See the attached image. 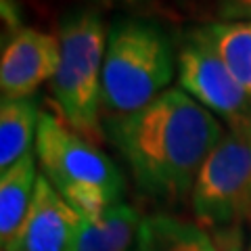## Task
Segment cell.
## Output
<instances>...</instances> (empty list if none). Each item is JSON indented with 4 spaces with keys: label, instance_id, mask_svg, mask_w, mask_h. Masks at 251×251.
Returning <instances> with one entry per match:
<instances>
[{
    "label": "cell",
    "instance_id": "7a4b0ae2",
    "mask_svg": "<svg viewBox=\"0 0 251 251\" xmlns=\"http://www.w3.org/2000/svg\"><path fill=\"white\" fill-rule=\"evenodd\" d=\"M174 77V46L163 27L138 17L115 19L103 61V109L136 113L159 97Z\"/></svg>",
    "mask_w": 251,
    "mask_h": 251
},
{
    "label": "cell",
    "instance_id": "d6986e66",
    "mask_svg": "<svg viewBox=\"0 0 251 251\" xmlns=\"http://www.w3.org/2000/svg\"><path fill=\"white\" fill-rule=\"evenodd\" d=\"M134 251H136V249H134Z\"/></svg>",
    "mask_w": 251,
    "mask_h": 251
},
{
    "label": "cell",
    "instance_id": "4fadbf2b",
    "mask_svg": "<svg viewBox=\"0 0 251 251\" xmlns=\"http://www.w3.org/2000/svg\"><path fill=\"white\" fill-rule=\"evenodd\" d=\"M199 29L251 99V23L218 21Z\"/></svg>",
    "mask_w": 251,
    "mask_h": 251
},
{
    "label": "cell",
    "instance_id": "30bf717a",
    "mask_svg": "<svg viewBox=\"0 0 251 251\" xmlns=\"http://www.w3.org/2000/svg\"><path fill=\"white\" fill-rule=\"evenodd\" d=\"M143 220L128 203H117L94 220L80 216L72 251H132Z\"/></svg>",
    "mask_w": 251,
    "mask_h": 251
},
{
    "label": "cell",
    "instance_id": "ba28073f",
    "mask_svg": "<svg viewBox=\"0 0 251 251\" xmlns=\"http://www.w3.org/2000/svg\"><path fill=\"white\" fill-rule=\"evenodd\" d=\"M77 226V211L40 174L27 218L9 251H72Z\"/></svg>",
    "mask_w": 251,
    "mask_h": 251
},
{
    "label": "cell",
    "instance_id": "7c38bea8",
    "mask_svg": "<svg viewBox=\"0 0 251 251\" xmlns=\"http://www.w3.org/2000/svg\"><path fill=\"white\" fill-rule=\"evenodd\" d=\"M40 113L36 100L27 99H2L0 103V168L6 170L21 157L31 153L36 145Z\"/></svg>",
    "mask_w": 251,
    "mask_h": 251
},
{
    "label": "cell",
    "instance_id": "5b68a950",
    "mask_svg": "<svg viewBox=\"0 0 251 251\" xmlns=\"http://www.w3.org/2000/svg\"><path fill=\"white\" fill-rule=\"evenodd\" d=\"M193 211L201 226L220 232L251 222V134L230 130L203 163L193 186Z\"/></svg>",
    "mask_w": 251,
    "mask_h": 251
},
{
    "label": "cell",
    "instance_id": "9a60e30c",
    "mask_svg": "<svg viewBox=\"0 0 251 251\" xmlns=\"http://www.w3.org/2000/svg\"><path fill=\"white\" fill-rule=\"evenodd\" d=\"M0 15H2V40L15 36L17 31L25 27L17 0H0Z\"/></svg>",
    "mask_w": 251,
    "mask_h": 251
},
{
    "label": "cell",
    "instance_id": "3957f363",
    "mask_svg": "<svg viewBox=\"0 0 251 251\" xmlns=\"http://www.w3.org/2000/svg\"><path fill=\"white\" fill-rule=\"evenodd\" d=\"M40 174L82 218H100L124 193L115 163L90 140L82 138L52 113L42 111L36 134Z\"/></svg>",
    "mask_w": 251,
    "mask_h": 251
},
{
    "label": "cell",
    "instance_id": "e0dca14e",
    "mask_svg": "<svg viewBox=\"0 0 251 251\" xmlns=\"http://www.w3.org/2000/svg\"><path fill=\"white\" fill-rule=\"evenodd\" d=\"M222 251H241V249H239V241H237V239H230V241L224 245Z\"/></svg>",
    "mask_w": 251,
    "mask_h": 251
},
{
    "label": "cell",
    "instance_id": "5bb4252c",
    "mask_svg": "<svg viewBox=\"0 0 251 251\" xmlns=\"http://www.w3.org/2000/svg\"><path fill=\"white\" fill-rule=\"evenodd\" d=\"M220 21L251 23V0H216Z\"/></svg>",
    "mask_w": 251,
    "mask_h": 251
},
{
    "label": "cell",
    "instance_id": "6da1fadb",
    "mask_svg": "<svg viewBox=\"0 0 251 251\" xmlns=\"http://www.w3.org/2000/svg\"><path fill=\"white\" fill-rule=\"evenodd\" d=\"M105 132L138 188L153 199H180L193 191L203 163L224 136L214 113L182 88L161 92L136 113L109 115Z\"/></svg>",
    "mask_w": 251,
    "mask_h": 251
},
{
    "label": "cell",
    "instance_id": "52a82bcc",
    "mask_svg": "<svg viewBox=\"0 0 251 251\" xmlns=\"http://www.w3.org/2000/svg\"><path fill=\"white\" fill-rule=\"evenodd\" d=\"M59 40L34 27H23L2 40L0 54V92L2 99H27L59 69Z\"/></svg>",
    "mask_w": 251,
    "mask_h": 251
},
{
    "label": "cell",
    "instance_id": "2e32d148",
    "mask_svg": "<svg viewBox=\"0 0 251 251\" xmlns=\"http://www.w3.org/2000/svg\"><path fill=\"white\" fill-rule=\"evenodd\" d=\"M94 4H103V6H138V4H147L151 0H90Z\"/></svg>",
    "mask_w": 251,
    "mask_h": 251
},
{
    "label": "cell",
    "instance_id": "277c9868",
    "mask_svg": "<svg viewBox=\"0 0 251 251\" xmlns=\"http://www.w3.org/2000/svg\"><path fill=\"white\" fill-rule=\"evenodd\" d=\"M61 61L52 84L54 100L67 126L97 145L103 138V61L107 31L97 9L69 11L59 21Z\"/></svg>",
    "mask_w": 251,
    "mask_h": 251
},
{
    "label": "cell",
    "instance_id": "8992f818",
    "mask_svg": "<svg viewBox=\"0 0 251 251\" xmlns=\"http://www.w3.org/2000/svg\"><path fill=\"white\" fill-rule=\"evenodd\" d=\"M178 82L188 97L218 113L230 130L251 126V99L201 29H193L178 50Z\"/></svg>",
    "mask_w": 251,
    "mask_h": 251
},
{
    "label": "cell",
    "instance_id": "8fae6325",
    "mask_svg": "<svg viewBox=\"0 0 251 251\" xmlns=\"http://www.w3.org/2000/svg\"><path fill=\"white\" fill-rule=\"evenodd\" d=\"M136 251H220L209 232L193 222L157 214L140 224Z\"/></svg>",
    "mask_w": 251,
    "mask_h": 251
},
{
    "label": "cell",
    "instance_id": "ac0fdd59",
    "mask_svg": "<svg viewBox=\"0 0 251 251\" xmlns=\"http://www.w3.org/2000/svg\"><path fill=\"white\" fill-rule=\"evenodd\" d=\"M249 134H251V126H249Z\"/></svg>",
    "mask_w": 251,
    "mask_h": 251
},
{
    "label": "cell",
    "instance_id": "9c48e42d",
    "mask_svg": "<svg viewBox=\"0 0 251 251\" xmlns=\"http://www.w3.org/2000/svg\"><path fill=\"white\" fill-rule=\"evenodd\" d=\"M36 153H27L0 174V243L2 251L13 247L27 218L38 182Z\"/></svg>",
    "mask_w": 251,
    "mask_h": 251
}]
</instances>
